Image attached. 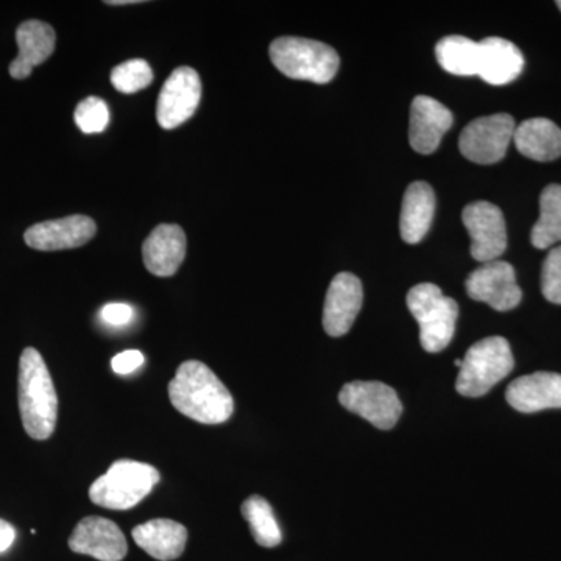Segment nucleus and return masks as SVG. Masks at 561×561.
<instances>
[{
	"mask_svg": "<svg viewBox=\"0 0 561 561\" xmlns=\"http://www.w3.org/2000/svg\"><path fill=\"white\" fill-rule=\"evenodd\" d=\"M453 113L427 95L413 99L409 140L416 153L431 154L440 146L443 136L453 127Z\"/></svg>",
	"mask_w": 561,
	"mask_h": 561,
	"instance_id": "15",
	"label": "nucleus"
},
{
	"mask_svg": "<svg viewBox=\"0 0 561 561\" xmlns=\"http://www.w3.org/2000/svg\"><path fill=\"white\" fill-rule=\"evenodd\" d=\"M461 220L471 238V256L482 264L500 260L507 250V227L502 210L493 203L476 202L463 209Z\"/></svg>",
	"mask_w": 561,
	"mask_h": 561,
	"instance_id": "10",
	"label": "nucleus"
},
{
	"mask_svg": "<svg viewBox=\"0 0 561 561\" xmlns=\"http://www.w3.org/2000/svg\"><path fill=\"white\" fill-rule=\"evenodd\" d=\"M271 60L284 76L294 80L330 83L337 76V51L320 41L284 36L271 44Z\"/></svg>",
	"mask_w": 561,
	"mask_h": 561,
	"instance_id": "3",
	"label": "nucleus"
},
{
	"mask_svg": "<svg viewBox=\"0 0 561 561\" xmlns=\"http://www.w3.org/2000/svg\"><path fill=\"white\" fill-rule=\"evenodd\" d=\"M131 535L142 551L160 561L180 559L186 549L187 529L173 519H151L136 526Z\"/></svg>",
	"mask_w": 561,
	"mask_h": 561,
	"instance_id": "20",
	"label": "nucleus"
},
{
	"mask_svg": "<svg viewBox=\"0 0 561 561\" xmlns=\"http://www.w3.org/2000/svg\"><path fill=\"white\" fill-rule=\"evenodd\" d=\"M108 5H131V3H140V0H108Z\"/></svg>",
	"mask_w": 561,
	"mask_h": 561,
	"instance_id": "32",
	"label": "nucleus"
},
{
	"mask_svg": "<svg viewBox=\"0 0 561 561\" xmlns=\"http://www.w3.org/2000/svg\"><path fill=\"white\" fill-rule=\"evenodd\" d=\"M465 287L472 300L486 302L494 311H512L523 300L515 268L505 261L482 264L468 276Z\"/></svg>",
	"mask_w": 561,
	"mask_h": 561,
	"instance_id": "11",
	"label": "nucleus"
},
{
	"mask_svg": "<svg viewBox=\"0 0 561 561\" xmlns=\"http://www.w3.org/2000/svg\"><path fill=\"white\" fill-rule=\"evenodd\" d=\"M435 55L446 72L453 76H478L479 43L465 36H446L438 41Z\"/></svg>",
	"mask_w": 561,
	"mask_h": 561,
	"instance_id": "24",
	"label": "nucleus"
},
{
	"mask_svg": "<svg viewBox=\"0 0 561 561\" xmlns=\"http://www.w3.org/2000/svg\"><path fill=\"white\" fill-rule=\"evenodd\" d=\"M408 308L419 321L423 350L434 354L448 348L459 319L456 300L445 297L435 284L423 283L409 290Z\"/></svg>",
	"mask_w": 561,
	"mask_h": 561,
	"instance_id": "5",
	"label": "nucleus"
},
{
	"mask_svg": "<svg viewBox=\"0 0 561 561\" xmlns=\"http://www.w3.org/2000/svg\"><path fill=\"white\" fill-rule=\"evenodd\" d=\"M435 214V194L430 184L415 181L402 198L400 231L405 243H419L431 230Z\"/></svg>",
	"mask_w": 561,
	"mask_h": 561,
	"instance_id": "21",
	"label": "nucleus"
},
{
	"mask_svg": "<svg viewBox=\"0 0 561 561\" xmlns=\"http://www.w3.org/2000/svg\"><path fill=\"white\" fill-rule=\"evenodd\" d=\"M339 401L346 411L370 421L381 431L397 426L402 404L397 391L379 381H354L343 386Z\"/></svg>",
	"mask_w": 561,
	"mask_h": 561,
	"instance_id": "8",
	"label": "nucleus"
},
{
	"mask_svg": "<svg viewBox=\"0 0 561 561\" xmlns=\"http://www.w3.org/2000/svg\"><path fill=\"white\" fill-rule=\"evenodd\" d=\"M70 551L99 561H122L128 552L124 531L101 516L81 519L69 538Z\"/></svg>",
	"mask_w": 561,
	"mask_h": 561,
	"instance_id": "12",
	"label": "nucleus"
},
{
	"mask_svg": "<svg viewBox=\"0 0 561 561\" xmlns=\"http://www.w3.org/2000/svg\"><path fill=\"white\" fill-rule=\"evenodd\" d=\"M135 317L131 306L124 305V302H111V305L103 306L101 311V319L111 327H124L130 323Z\"/></svg>",
	"mask_w": 561,
	"mask_h": 561,
	"instance_id": "29",
	"label": "nucleus"
},
{
	"mask_svg": "<svg viewBox=\"0 0 561 561\" xmlns=\"http://www.w3.org/2000/svg\"><path fill=\"white\" fill-rule=\"evenodd\" d=\"M556 5L559 7V10L561 11V0H559V2H556Z\"/></svg>",
	"mask_w": 561,
	"mask_h": 561,
	"instance_id": "34",
	"label": "nucleus"
},
{
	"mask_svg": "<svg viewBox=\"0 0 561 561\" xmlns=\"http://www.w3.org/2000/svg\"><path fill=\"white\" fill-rule=\"evenodd\" d=\"M20 412L33 440H47L57 426L58 397L46 362L35 348H25L20 360Z\"/></svg>",
	"mask_w": 561,
	"mask_h": 561,
	"instance_id": "2",
	"label": "nucleus"
},
{
	"mask_svg": "<svg viewBox=\"0 0 561 561\" xmlns=\"http://www.w3.org/2000/svg\"><path fill=\"white\" fill-rule=\"evenodd\" d=\"M515 411L535 413L548 409H561V375L538 371L515 379L505 393Z\"/></svg>",
	"mask_w": 561,
	"mask_h": 561,
	"instance_id": "17",
	"label": "nucleus"
},
{
	"mask_svg": "<svg viewBox=\"0 0 561 561\" xmlns=\"http://www.w3.org/2000/svg\"><path fill=\"white\" fill-rule=\"evenodd\" d=\"M142 364L144 354L138 350L124 351L111 360V367L117 375H130V373L138 370Z\"/></svg>",
	"mask_w": 561,
	"mask_h": 561,
	"instance_id": "30",
	"label": "nucleus"
},
{
	"mask_svg": "<svg viewBox=\"0 0 561 561\" xmlns=\"http://www.w3.org/2000/svg\"><path fill=\"white\" fill-rule=\"evenodd\" d=\"M454 365H456V367H461V360L460 359H457L456 362H454Z\"/></svg>",
	"mask_w": 561,
	"mask_h": 561,
	"instance_id": "33",
	"label": "nucleus"
},
{
	"mask_svg": "<svg viewBox=\"0 0 561 561\" xmlns=\"http://www.w3.org/2000/svg\"><path fill=\"white\" fill-rule=\"evenodd\" d=\"M522 50L504 38H485L479 43L478 76L493 87L512 83L522 76Z\"/></svg>",
	"mask_w": 561,
	"mask_h": 561,
	"instance_id": "19",
	"label": "nucleus"
},
{
	"mask_svg": "<svg viewBox=\"0 0 561 561\" xmlns=\"http://www.w3.org/2000/svg\"><path fill=\"white\" fill-rule=\"evenodd\" d=\"M173 408L202 424H221L231 419L234 400L208 365L198 360L181 364L169 383Z\"/></svg>",
	"mask_w": 561,
	"mask_h": 561,
	"instance_id": "1",
	"label": "nucleus"
},
{
	"mask_svg": "<svg viewBox=\"0 0 561 561\" xmlns=\"http://www.w3.org/2000/svg\"><path fill=\"white\" fill-rule=\"evenodd\" d=\"M515 130V119L511 114L479 117L461 131L459 149L467 160L476 164H494L507 153Z\"/></svg>",
	"mask_w": 561,
	"mask_h": 561,
	"instance_id": "7",
	"label": "nucleus"
},
{
	"mask_svg": "<svg viewBox=\"0 0 561 561\" xmlns=\"http://www.w3.org/2000/svg\"><path fill=\"white\" fill-rule=\"evenodd\" d=\"M186 234L179 225H158L142 245L144 264L154 276L175 275L186 257Z\"/></svg>",
	"mask_w": 561,
	"mask_h": 561,
	"instance_id": "16",
	"label": "nucleus"
},
{
	"mask_svg": "<svg viewBox=\"0 0 561 561\" xmlns=\"http://www.w3.org/2000/svg\"><path fill=\"white\" fill-rule=\"evenodd\" d=\"M153 81V72L146 60H128L116 66L111 72V83L122 94H135L146 90Z\"/></svg>",
	"mask_w": 561,
	"mask_h": 561,
	"instance_id": "26",
	"label": "nucleus"
},
{
	"mask_svg": "<svg viewBox=\"0 0 561 561\" xmlns=\"http://www.w3.org/2000/svg\"><path fill=\"white\" fill-rule=\"evenodd\" d=\"M20 55L10 65V76L24 80L31 76L33 68L49 60L54 54L57 36L51 25L36 20L22 22L16 32Z\"/></svg>",
	"mask_w": 561,
	"mask_h": 561,
	"instance_id": "18",
	"label": "nucleus"
},
{
	"mask_svg": "<svg viewBox=\"0 0 561 561\" xmlns=\"http://www.w3.org/2000/svg\"><path fill=\"white\" fill-rule=\"evenodd\" d=\"M202 101V80L197 70L181 66L173 70L158 98L157 119L164 130L179 128L191 119Z\"/></svg>",
	"mask_w": 561,
	"mask_h": 561,
	"instance_id": "9",
	"label": "nucleus"
},
{
	"mask_svg": "<svg viewBox=\"0 0 561 561\" xmlns=\"http://www.w3.org/2000/svg\"><path fill=\"white\" fill-rule=\"evenodd\" d=\"M98 225L88 216L41 221L25 231V243L33 250L58 251L79 249L91 241Z\"/></svg>",
	"mask_w": 561,
	"mask_h": 561,
	"instance_id": "14",
	"label": "nucleus"
},
{
	"mask_svg": "<svg viewBox=\"0 0 561 561\" xmlns=\"http://www.w3.org/2000/svg\"><path fill=\"white\" fill-rule=\"evenodd\" d=\"M161 476L151 465L117 460L90 489L91 501L110 511H130L149 496Z\"/></svg>",
	"mask_w": 561,
	"mask_h": 561,
	"instance_id": "4",
	"label": "nucleus"
},
{
	"mask_svg": "<svg viewBox=\"0 0 561 561\" xmlns=\"http://www.w3.org/2000/svg\"><path fill=\"white\" fill-rule=\"evenodd\" d=\"M515 367L511 345L504 337H486L474 343L461 359L456 390L461 397L479 398L507 378Z\"/></svg>",
	"mask_w": 561,
	"mask_h": 561,
	"instance_id": "6",
	"label": "nucleus"
},
{
	"mask_svg": "<svg viewBox=\"0 0 561 561\" xmlns=\"http://www.w3.org/2000/svg\"><path fill=\"white\" fill-rule=\"evenodd\" d=\"M73 119L87 135L105 131L110 125L108 105L101 98H87L77 105Z\"/></svg>",
	"mask_w": 561,
	"mask_h": 561,
	"instance_id": "27",
	"label": "nucleus"
},
{
	"mask_svg": "<svg viewBox=\"0 0 561 561\" xmlns=\"http://www.w3.org/2000/svg\"><path fill=\"white\" fill-rule=\"evenodd\" d=\"M530 241L540 250L561 242V184H549L541 192L540 219L531 228Z\"/></svg>",
	"mask_w": 561,
	"mask_h": 561,
	"instance_id": "23",
	"label": "nucleus"
},
{
	"mask_svg": "<svg viewBox=\"0 0 561 561\" xmlns=\"http://www.w3.org/2000/svg\"><path fill=\"white\" fill-rule=\"evenodd\" d=\"M513 142L523 157L548 162L561 157V128L545 117H534L518 125Z\"/></svg>",
	"mask_w": 561,
	"mask_h": 561,
	"instance_id": "22",
	"label": "nucleus"
},
{
	"mask_svg": "<svg viewBox=\"0 0 561 561\" xmlns=\"http://www.w3.org/2000/svg\"><path fill=\"white\" fill-rule=\"evenodd\" d=\"M541 291L546 300L561 306V245L549 251L542 264Z\"/></svg>",
	"mask_w": 561,
	"mask_h": 561,
	"instance_id": "28",
	"label": "nucleus"
},
{
	"mask_svg": "<svg viewBox=\"0 0 561 561\" xmlns=\"http://www.w3.org/2000/svg\"><path fill=\"white\" fill-rule=\"evenodd\" d=\"M242 516L249 523L254 541L262 548H276L280 545L283 534L267 500L257 494L250 496L242 504Z\"/></svg>",
	"mask_w": 561,
	"mask_h": 561,
	"instance_id": "25",
	"label": "nucleus"
},
{
	"mask_svg": "<svg viewBox=\"0 0 561 561\" xmlns=\"http://www.w3.org/2000/svg\"><path fill=\"white\" fill-rule=\"evenodd\" d=\"M16 538V530L10 523L0 519V553L9 551Z\"/></svg>",
	"mask_w": 561,
	"mask_h": 561,
	"instance_id": "31",
	"label": "nucleus"
},
{
	"mask_svg": "<svg viewBox=\"0 0 561 561\" xmlns=\"http://www.w3.org/2000/svg\"><path fill=\"white\" fill-rule=\"evenodd\" d=\"M364 302L360 279L353 273H339L331 280L323 308V328L331 337H342L353 328Z\"/></svg>",
	"mask_w": 561,
	"mask_h": 561,
	"instance_id": "13",
	"label": "nucleus"
}]
</instances>
